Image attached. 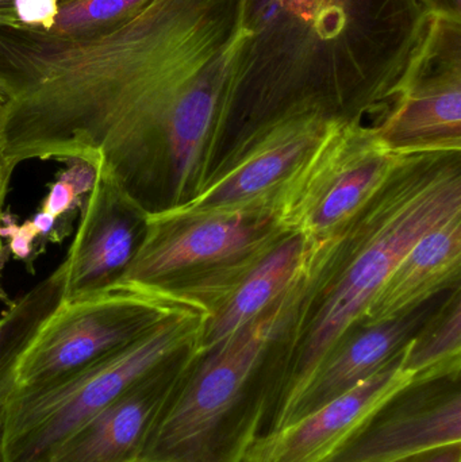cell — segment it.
Returning <instances> with one entry per match:
<instances>
[{
  "label": "cell",
  "instance_id": "4316f807",
  "mask_svg": "<svg viewBox=\"0 0 461 462\" xmlns=\"http://www.w3.org/2000/svg\"><path fill=\"white\" fill-rule=\"evenodd\" d=\"M14 0H0V29H19Z\"/></svg>",
  "mask_w": 461,
  "mask_h": 462
},
{
  "label": "cell",
  "instance_id": "7c38bea8",
  "mask_svg": "<svg viewBox=\"0 0 461 462\" xmlns=\"http://www.w3.org/2000/svg\"><path fill=\"white\" fill-rule=\"evenodd\" d=\"M80 226L65 266L64 299L99 292L118 284L134 260L148 229V213L118 181L97 167Z\"/></svg>",
  "mask_w": 461,
  "mask_h": 462
},
{
  "label": "cell",
  "instance_id": "52a82bcc",
  "mask_svg": "<svg viewBox=\"0 0 461 462\" xmlns=\"http://www.w3.org/2000/svg\"><path fill=\"white\" fill-rule=\"evenodd\" d=\"M183 307L194 306L124 285L62 299L22 353L15 391L48 384L119 352Z\"/></svg>",
  "mask_w": 461,
  "mask_h": 462
},
{
  "label": "cell",
  "instance_id": "ba28073f",
  "mask_svg": "<svg viewBox=\"0 0 461 462\" xmlns=\"http://www.w3.org/2000/svg\"><path fill=\"white\" fill-rule=\"evenodd\" d=\"M283 236L267 213L148 214L143 245L116 285L164 295L180 282L238 260Z\"/></svg>",
  "mask_w": 461,
  "mask_h": 462
},
{
  "label": "cell",
  "instance_id": "1f68e13d",
  "mask_svg": "<svg viewBox=\"0 0 461 462\" xmlns=\"http://www.w3.org/2000/svg\"><path fill=\"white\" fill-rule=\"evenodd\" d=\"M0 410H2V409H0ZM0 462H5V461H3L2 448H0Z\"/></svg>",
  "mask_w": 461,
  "mask_h": 462
},
{
  "label": "cell",
  "instance_id": "4dcf8cb0",
  "mask_svg": "<svg viewBox=\"0 0 461 462\" xmlns=\"http://www.w3.org/2000/svg\"><path fill=\"white\" fill-rule=\"evenodd\" d=\"M5 103H7V97H5L3 89L0 88V116H2L3 108H5Z\"/></svg>",
  "mask_w": 461,
  "mask_h": 462
},
{
  "label": "cell",
  "instance_id": "9c48e42d",
  "mask_svg": "<svg viewBox=\"0 0 461 462\" xmlns=\"http://www.w3.org/2000/svg\"><path fill=\"white\" fill-rule=\"evenodd\" d=\"M335 119L308 111L284 114L254 127L194 197L165 213L178 217L267 213L268 199L276 187Z\"/></svg>",
  "mask_w": 461,
  "mask_h": 462
},
{
  "label": "cell",
  "instance_id": "ac0fdd59",
  "mask_svg": "<svg viewBox=\"0 0 461 462\" xmlns=\"http://www.w3.org/2000/svg\"><path fill=\"white\" fill-rule=\"evenodd\" d=\"M65 296V266L16 299L0 317V409L16 390V365L22 353Z\"/></svg>",
  "mask_w": 461,
  "mask_h": 462
},
{
  "label": "cell",
  "instance_id": "83f0119b",
  "mask_svg": "<svg viewBox=\"0 0 461 462\" xmlns=\"http://www.w3.org/2000/svg\"><path fill=\"white\" fill-rule=\"evenodd\" d=\"M436 15L461 19V0H430Z\"/></svg>",
  "mask_w": 461,
  "mask_h": 462
},
{
  "label": "cell",
  "instance_id": "d4e9b609",
  "mask_svg": "<svg viewBox=\"0 0 461 462\" xmlns=\"http://www.w3.org/2000/svg\"><path fill=\"white\" fill-rule=\"evenodd\" d=\"M394 462H461V442L422 450Z\"/></svg>",
  "mask_w": 461,
  "mask_h": 462
},
{
  "label": "cell",
  "instance_id": "e0dca14e",
  "mask_svg": "<svg viewBox=\"0 0 461 462\" xmlns=\"http://www.w3.org/2000/svg\"><path fill=\"white\" fill-rule=\"evenodd\" d=\"M422 317L424 312L417 310L401 319L362 328L363 330L355 336L349 334L325 358L294 403L268 431L286 428L313 414L373 376L416 336Z\"/></svg>",
  "mask_w": 461,
  "mask_h": 462
},
{
  "label": "cell",
  "instance_id": "5b68a950",
  "mask_svg": "<svg viewBox=\"0 0 461 462\" xmlns=\"http://www.w3.org/2000/svg\"><path fill=\"white\" fill-rule=\"evenodd\" d=\"M205 317L198 307L176 310L124 349L48 384L15 391L0 410L3 461L51 462L68 437L146 372L194 346Z\"/></svg>",
  "mask_w": 461,
  "mask_h": 462
},
{
  "label": "cell",
  "instance_id": "277c9868",
  "mask_svg": "<svg viewBox=\"0 0 461 462\" xmlns=\"http://www.w3.org/2000/svg\"><path fill=\"white\" fill-rule=\"evenodd\" d=\"M295 288L189 366L157 417L137 462H243L271 422L283 390L276 339Z\"/></svg>",
  "mask_w": 461,
  "mask_h": 462
},
{
  "label": "cell",
  "instance_id": "f546056e",
  "mask_svg": "<svg viewBox=\"0 0 461 462\" xmlns=\"http://www.w3.org/2000/svg\"><path fill=\"white\" fill-rule=\"evenodd\" d=\"M3 211L0 210V226H2ZM3 263H5V246H3V236L0 234V276H2Z\"/></svg>",
  "mask_w": 461,
  "mask_h": 462
},
{
  "label": "cell",
  "instance_id": "6da1fadb",
  "mask_svg": "<svg viewBox=\"0 0 461 462\" xmlns=\"http://www.w3.org/2000/svg\"><path fill=\"white\" fill-rule=\"evenodd\" d=\"M240 0H146L111 26L0 29V141L16 168L84 160L141 208L167 194V138L187 89L235 43Z\"/></svg>",
  "mask_w": 461,
  "mask_h": 462
},
{
  "label": "cell",
  "instance_id": "44dd1931",
  "mask_svg": "<svg viewBox=\"0 0 461 462\" xmlns=\"http://www.w3.org/2000/svg\"><path fill=\"white\" fill-rule=\"evenodd\" d=\"M61 0H14L19 29L46 32L54 26Z\"/></svg>",
  "mask_w": 461,
  "mask_h": 462
},
{
  "label": "cell",
  "instance_id": "5bb4252c",
  "mask_svg": "<svg viewBox=\"0 0 461 462\" xmlns=\"http://www.w3.org/2000/svg\"><path fill=\"white\" fill-rule=\"evenodd\" d=\"M192 358V346L146 372L68 437L51 462H137L149 433Z\"/></svg>",
  "mask_w": 461,
  "mask_h": 462
},
{
  "label": "cell",
  "instance_id": "f1b7e54d",
  "mask_svg": "<svg viewBox=\"0 0 461 462\" xmlns=\"http://www.w3.org/2000/svg\"><path fill=\"white\" fill-rule=\"evenodd\" d=\"M56 221V218L49 216V214L43 213V211L38 213L37 216L32 219V225H34L35 230L38 231L40 236H46V234L51 233V231L53 230Z\"/></svg>",
  "mask_w": 461,
  "mask_h": 462
},
{
  "label": "cell",
  "instance_id": "4fadbf2b",
  "mask_svg": "<svg viewBox=\"0 0 461 462\" xmlns=\"http://www.w3.org/2000/svg\"><path fill=\"white\" fill-rule=\"evenodd\" d=\"M313 247L287 234L241 258L232 273L206 293V312L192 355L202 356L267 311L308 273Z\"/></svg>",
  "mask_w": 461,
  "mask_h": 462
},
{
  "label": "cell",
  "instance_id": "d6986e66",
  "mask_svg": "<svg viewBox=\"0 0 461 462\" xmlns=\"http://www.w3.org/2000/svg\"><path fill=\"white\" fill-rule=\"evenodd\" d=\"M403 368L413 383L461 377L460 288L438 318L406 344Z\"/></svg>",
  "mask_w": 461,
  "mask_h": 462
},
{
  "label": "cell",
  "instance_id": "cb8c5ba5",
  "mask_svg": "<svg viewBox=\"0 0 461 462\" xmlns=\"http://www.w3.org/2000/svg\"><path fill=\"white\" fill-rule=\"evenodd\" d=\"M97 168L84 160H72V164L69 168L64 171L59 178L67 181L78 198H83L84 195H88L94 187L95 180H97Z\"/></svg>",
  "mask_w": 461,
  "mask_h": 462
},
{
  "label": "cell",
  "instance_id": "7a4b0ae2",
  "mask_svg": "<svg viewBox=\"0 0 461 462\" xmlns=\"http://www.w3.org/2000/svg\"><path fill=\"white\" fill-rule=\"evenodd\" d=\"M438 16L430 0H240L219 124L392 110Z\"/></svg>",
  "mask_w": 461,
  "mask_h": 462
},
{
  "label": "cell",
  "instance_id": "603a6c76",
  "mask_svg": "<svg viewBox=\"0 0 461 462\" xmlns=\"http://www.w3.org/2000/svg\"><path fill=\"white\" fill-rule=\"evenodd\" d=\"M78 199L80 198L76 194L75 189L67 181L59 178V180L51 187V191H49L46 199L43 200L42 210L41 211L57 219L64 216L67 211L72 210Z\"/></svg>",
  "mask_w": 461,
  "mask_h": 462
},
{
  "label": "cell",
  "instance_id": "30bf717a",
  "mask_svg": "<svg viewBox=\"0 0 461 462\" xmlns=\"http://www.w3.org/2000/svg\"><path fill=\"white\" fill-rule=\"evenodd\" d=\"M376 130L397 153H461V19L436 18L405 94Z\"/></svg>",
  "mask_w": 461,
  "mask_h": 462
},
{
  "label": "cell",
  "instance_id": "3957f363",
  "mask_svg": "<svg viewBox=\"0 0 461 462\" xmlns=\"http://www.w3.org/2000/svg\"><path fill=\"white\" fill-rule=\"evenodd\" d=\"M456 214H461L460 153L410 154L351 226L314 254L300 303L278 339L287 369L267 431L351 334L410 247Z\"/></svg>",
  "mask_w": 461,
  "mask_h": 462
},
{
  "label": "cell",
  "instance_id": "8992f818",
  "mask_svg": "<svg viewBox=\"0 0 461 462\" xmlns=\"http://www.w3.org/2000/svg\"><path fill=\"white\" fill-rule=\"evenodd\" d=\"M410 154L392 151L376 126L337 118L276 187L267 214L284 234L319 250L337 239Z\"/></svg>",
  "mask_w": 461,
  "mask_h": 462
},
{
  "label": "cell",
  "instance_id": "2e32d148",
  "mask_svg": "<svg viewBox=\"0 0 461 462\" xmlns=\"http://www.w3.org/2000/svg\"><path fill=\"white\" fill-rule=\"evenodd\" d=\"M461 273V214L428 231L400 261L363 311L357 326L401 319L452 285Z\"/></svg>",
  "mask_w": 461,
  "mask_h": 462
},
{
  "label": "cell",
  "instance_id": "ffe728a7",
  "mask_svg": "<svg viewBox=\"0 0 461 462\" xmlns=\"http://www.w3.org/2000/svg\"><path fill=\"white\" fill-rule=\"evenodd\" d=\"M145 2L146 0H61L54 26L45 32L68 35L103 29L126 18Z\"/></svg>",
  "mask_w": 461,
  "mask_h": 462
},
{
  "label": "cell",
  "instance_id": "8fae6325",
  "mask_svg": "<svg viewBox=\"0 0 461 462\" xmlns=\"http://www.w3.org/2000/svg\"><path fill=\"white\" fill-rule=\"evenodd\" d=\"M460 380L411 383L318 462H394L461 442Z\"/></svg>",
  "mask_w": 461,
  "mask_h": 462
},
{
  "label": "cell",
  "instance_id": "9a60e30c",
  "mask_svg": "<svg viewBox=\"0 0 461 462\" xmlns=\"http://www.w3.org/2000/svg\"><path fill=\"white\" fill-rule=\"evenodd\" d=\"M405 347L373 376L313 414L260 434L243 462H318L327 457L378 407L413 383L403 368Z\"/></svg>",
  "mask_w": 461,
  "mask_h": 462
},
{
  "label": "cell",
  "instance_id": "7402d4cb",
  "mask_svg": "<svg viewBox=\"0 0 461 462\" xmlns=\"http://www.w3.org/2000/svg\"><path fill=\"white\" fill-rule=\"evenodd\" d=\"M0 234H2L3 238L5 236L10 238L11 252L21 260L29 257L30 253H32V241L40 236L32 221L26 222L21 226H16V225L7 222L5 216L2 218Z\"/></svg>",
  "mask_w": 461,
  "mask_h": 462
},
{
  "label": "cell",
  "instance_id": "484cf974",
  "mask_svg": "<svg viewBox=\"0 0 461 462\" xmlns=\"http://www.w3.org/2000/svg\"><path fill=\"white\" fill-rule=\"evenodd\" d=\"M14 170H15V167L11 165V162L5 157V149H3L2 141H0V210H3Z\"/></svg>",
  "mask_w": 461,
  "mask_h": 462
}]
</instances>
